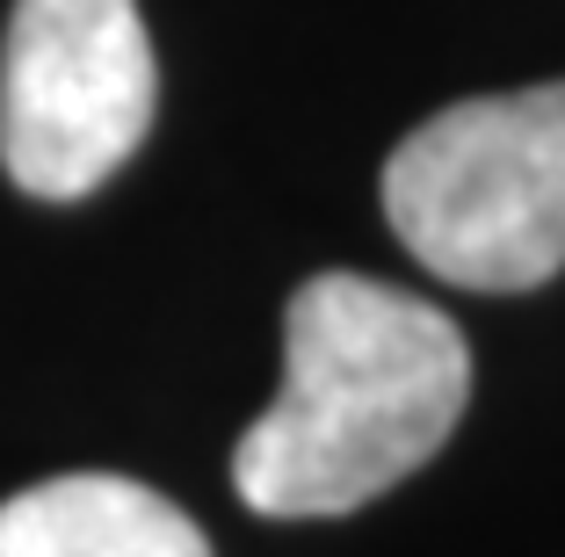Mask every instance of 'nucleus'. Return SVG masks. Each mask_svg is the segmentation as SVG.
I'll use <instances>...</instances> for the list:
<instances>
[{
    "mask_svg": "<svg viewBox=\"0 0 565 557\" xmlns=\"http://www.w3.org/2000/svg\"><path fill=\"white\" fill-rule=\"evenodd\" d=\"M471 347L428 297L312 276L282 312V392L239 435L233 485L268 522L355 514L457 435Z\"/></svg>",
    "mask_w": 565,
    "mask_h": 557,
    "instance_id": "1",
    "label": "nucleus"
},
{
    "mask_svg": "<svg viewBox=\"0 0 565 557\" xmlns=\"http://www.w3.org/2000/svg\"><path fill=\"white\" fill-rule=\"evenodd\" d=\"M384 217L457 290L565 276V81L435 109L384 160Z\"/></svg>",
    "mask_w": 565,
    "mask_h": 557,
    "instance_id": "2",
    "label": "nucleus"
},
{
    "mask_svg": "<svg viewBox=\"0 0 565 557\" xmlns=\"http://www.w3.org/2000/svg\"><path fill=\"white\" fill-rule=\"evenodd\" d=\"M160 66L138 0H15L0 51V167L22 196L73 203L152 131Z\"/></svg>",
    "mask_w": 565,
    "mask_h": 557,
    "instance_id": "3",
    "label": "nucleus"
},
{
    "mask_svg": "<svg viewBox=\"0 0 565 557\" xmlns=\"http://www.w3.org/2000/svg\"><path fill=\"white\" fill-rule=\"evenodd\" d=\"M0 557H211V543L138 478L73 471L0 500Z\"/></svg>",
    "mask_w": 565,
    "mask_h": 557,
    "instance_id": "4",
    "label": "nucleus"
}]
</instances>
